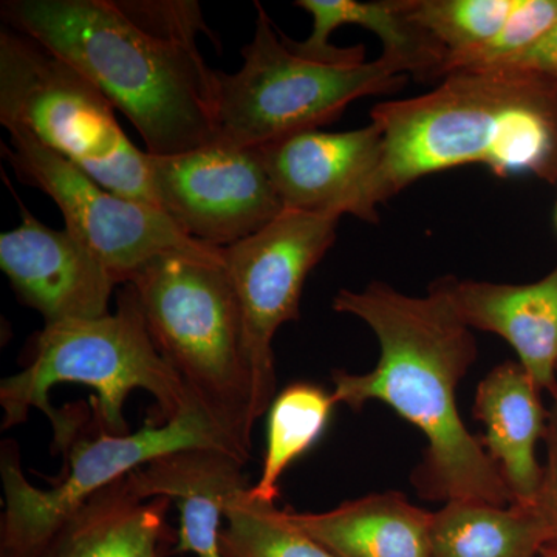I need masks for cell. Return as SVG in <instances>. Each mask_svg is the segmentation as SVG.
<instances>
[{
    "instance_id": "obj_1",
    "label": "cell",
    "mask_w": 557,
    "mask_h": 557,
    "mask_svg": "<svg viewBox=\"0 0 557 557\" xmlns=\"http://www.w3.org/2000/svg\"><path fill=\"white\" fill-rule=\"evenodd\" d=\"M333 310L362 319L380 343V361L364 375L335 370L336 405L359 410L379 399L420 429L428 440L412 485L426 500L512 505L500 472L482 442L461 421L457 386L478 359L471 329L445 289L432 284L424 298L403 295L383 282L339 289Z\"/></svg>"
},
{
    "instance_id": "obj_2",
    "label": "cell",
    "mask_w": 557,
    "mask_h": 557,
    "mask_svg": "<svg viewBox=\"0 0 557 557\" xmlns=\"http://www.w3.org/2000/svg\"><path fill=\"white\" fill-rule=\"evenodd\" d=\"M370 116L383 137L368 194L373 223L376 207L417 180L467 164L557 182V76L548 73L515 65L453 73L429 94L380 102Z\"/></svg>"
},
{
    "instance_id": "obj_3",
    "label": "cell",
    "mask_w": 557,
    "mask_h": 557,
    "mask_svg": "<svg viewBox=\"0 0 557 557\" xmlns=\"http://www.w3.org/2000/svg\"><path fill=\"white\" fill-rule=\"evenodd\" d=\"M0 16L3 27L86 76L134 124L150 156H177L218 139V70L199 47L139 27L119 0H3Z\"/></svg>"
},
{
    "instance_id": "obj_4",
    "label": "cell",
    "mask_w": 557,
    "mask_h": 557,
    "mask_svg": "<svg viewBox=\"0 0 557 557\" xmlns=\"http://www.w3.org/2000/svg\"><path fill=\"white\" fill-rule=\"evenodd\" d=\"M62 383L84 384L97 392L91 397V420L115 435L131 434L124 420V405L137 388L156 401L157 423L174 420L189 403L177 373L164 361L150 338L137 293L124 284L119 309L87 321L44 325L33 339L30 361L16 375L0 383L3 409L2 431L27 421L32 409L49 417L54 449L64 453L86 423L84 403L58 410L51 406V387Z\"/></svg>"
},
{
    "instance_id": "obj_5",
    "label": "cell",
    "mask_w": 557,
    "mask_h": 557,
    "mask_svg": "<svg viewBox=\"0 0 557 557\" xmlns=\"http://www.w3.org/2000/svg\"><path fill=\"white\" fill-rule=\"evenodd\" d=\"M157 350L186 392L251 458L252 379L244 322L222 259L168 255L127 282Z\"/></svg>"
},
{
    "instance_id": "obj_6",
    "label": "cell",
    "mask_w": 557,
    "mask_h": 557,
    "mask_svg": "<svg viewBox=\"0 0 557 557\" xmlns=\"http://www.w3.org/2000/svg\"><path fill=\"white\" fill-rule=\"evenodd\" d=\"M0 123L24 127L106 189L157 207L148 153L121 129L112 102L78 70L9 27L0 30Z\"/></svg>"
},
{
    "instance_id": "obj_7",
    "label": "cell",
    "mask_w": 557,
    "mask_h": 557,
    "mask_svg": "<svg viewBox=\"0 0 557 557\" xmlns=\"http://www.w3.org/2000/svg\"><path fill=\"white\" fill-rule=\"evenodd\" d=\"M236 73L215 72L218 139L262 148L318 131L359 98L391 94L409 76L379 58L357 65L325 64L293 53L267 10L256 2L255 36Z\"/></svg>"
},
{
    "instance_id": "obj_8",
    "label": "cell",
    "mask_w": 557,
    "mask_h": 557,
    "mask_svg": "<svg viewBox=\"0 0 557 557\" xmlns=\"http://www.w3.org/2000/svg\"><path fill=\"white\" fill-rule=\"evenodd\" d=\"M79 429L65 453L60 478L50 490H39L25 478L21 454L13 440L0 448L5 511L0 520V557H38L50 539L91 496L126 478L156 458L186 448H218L248 461L208 413L189 399L185 409L168 423L152 418L134 434Z\"/></svg>"
},
{
    "instance_id": "obj_9",
    "label": "cell",
    "mask_w": 557,
    "mask_h": 557,
    "mask_svg": "<svg viewBox=\"0 0 557 557\" xmlns=\"http://www.w3.org/2000/svg\"><path fill=\"white\" fill-rule=\"evenodd\" d=\"M5 127L2 153L25 185L42 190L60 208L65 228L127 284L143 267L168 255L222 259V248L190 239L160 208L127 199L40 145L16 124Z\"/></svg>"
},
{
    "instance_id": "obj_10",
    "label": "cell",
    "mask_w": 557,
    "mask_h": 557,
    "mask_svg": "<svg viewBox=\"0 0 557 557\" xmlns=\"http://www.w3.org/2000/svg\"><path fill=\"white\" fill-rule=\"evenodd\" d=\"M339 215L285 209L247 239L222 248L223 265L239 304L252 379L256 421L276 397L273 338L300 317V296L310 271L335 244Z\"/></svg>"
},
{
    "instance_id": "obj_11",
    "label": "cell",
    "mask_w": 557,
    "mask_h": 557,
    "mask_svg": "<svg viewBox=\"0 0 557 557\" xmlns=\"http://www.w3.org/2000/svg\"><path fill=\"white\" fill-rule=\"evenodd\" d=\"M148 171L157 207L209 247L247 239L285 211L259 148L214 139L177 156L148 153Z\"/></svg>"
},
{
    "instance_id": "obj_12",
    "label": "cell",
    "mask_w": 557,
    "mask_h": 557,
    "mask_svg": "<svg viewBox=\"0 0 557 557\" xmlns=\"http://www.w3.org/2000/svg\"><path fill=\"white\" fill-rule=\"evenodd\" d=\"M22 222L0 236V269L24 306L46 325L109 314L115 276L67 228L53 230L21 208Z\"/></svg>"
},
{
    "instance_id": "obj_13",
    "label": "cell",
    "mask_w": 557,
    "mask_h": 557,
    "mask_svg": "<svg viewBox=\"0 0 557 557\" xmlns=\"http://www.w3.org/2000/svg\"><path fill=\"white\" fill-rule=\"evenodd\" d=\"M381 148V131L370 123L357 131L302 132L259 149L285 209L372 222L368 194Z\"/></svg>"
},
{
    "instance_id": "obj_14",
    "label": "cell",
    "mask_w": 557,
    "mask_h": 557,
    "mask_svg": "<svg viewBox=\"0 0 557 557\" xmlns=\"http://www.w3.org/2000/svg\"><path fill=\"white\" fill-rule=\"evenodd\" d=\"M247 461L218 448H186L156 458L132 471V487L145 500L164 497L180 509L178 541L174 555L225 557L220 531L226 508L237 494L249 490Z\"/></svg>"
},
{
    "instance_id": "obj_15",
    "label": "cell",
    "mask_w": 557,
    "mask_h": 557,
    "mask_svg": "<svg viewBox=\"0 0 557 557\" xmlns=\"http://www.w3.org/2000/svg\"><path fill=\"white\" fill-rule=\"evenodd\" d=\"M437 282L465 325L502 336L536 386L557 397V267L528 285Z\"/></svg>"
},
{
    "instance_id": "obj_16",
    "label": "cell",
    "mask_w": 557,
    "mask_h": 557,
    "mask_svg": "<svg viewBox=\"0 0 557 557\" xmlns=\"http://www.w3.org/2000/svg\"><path fill=\"white\" fill-rule=\"evenodd\" d=\"M296 5L310 14L309 38L296 42L284 36L293 53L325 64L357 65L366 57L364 47H341L330 36L344 25H358L375 33L383 44L381 58L420 81L443 79L448 51L431 33L418 25L406 10L405 0L358 2V0H299Z\"/></svg>"
},
{
    "instance_id": "obj_17",
    "label": "cell",
    "mask_w": 557,
    "mask_h": 557,
    "mask_svg": "<svg viewBox=\"0 0 557 557\" xmlns=\"http://www.w3.org/2000/svg\"><path fill=\"white\" fill-rule=\"evenodd\" d=\"M541 388L523 366L504 362L479 384L474 416L486 428L480 440L507 485L512 504L536 505L544 468L536 443L547 434L548 412Z\"/></svg>"
},
{
    "instance_id": "obj_18",
    "label": "cell",
    "mask_w": 557,
    "mask_h": 557,
    "mask_svg": "<svg viewBox=\"0 0 557 557\" xmlns=\"http://www.w3.org/2000/svg\"><path fill=\"white\" fill-rule=\"evenodd\" d=\"M127 475L91 496L38 557L174 555L178 531L168 522L172 502L164 497L145 500L135 493Z\"/></svg>"
},
{
    "instance_id": "obj_19",
    "label": "cell",
    "mask_w": 557,
    "mask_h": 557,
    "mask_svg": "<svg viewBox=\"0 0 557 557\" xmlns=\"http://www.w3.org/2000/svg\"><path fill=\"white\" fill-rule=\"evenodd\" d=\"M284 511L300 533L339 557H434V512L395 491L344 502L325 512Z\"/></svg>"
},
{
    "instance_id": "obj_20",
    "label": "cell",
    "mask_w": 557,
    "mask_h": 557,
    "mask_svg": "<svg viewBox=\"0 0 557 557\" xmlns=\"http://www.w3.org/2000/svg\"><path fill=\"white\" fill-rule=\"evenodd\" d=\"M556 531L537 505L453 500L432 519L434 557H541Z\"/></svg>"
},
{
    "instance_id": "obj_21",
    "label": "cell",
    "mask_w": 557,
    "mask_h": 557,
    "mask_svg": "<svg viewBox=\"0 0 557 557\" xmlns=\"http://www.w3.org/2000/svg\"><path fill=\"white\" fill-rule=\"evenodd\" d=\"M335 406L333 394L318 384L295 383L278 392L269 409L262 472L249 496L274 504L282 475L321 438Z\"/></svg>"
},
{
    "instance_id": "obj_22",
    "label": "cell",
    "mask_w": 557,
    "mask_h": 557,
    "mask_svg": "<svg viewBox=\"0 0 557 557\" xmlns=\"http://www.w3.org/2000/svg\"><path fill=\"white\" fill-rule=\"evenodd\" d=\"M249 490L237 494L226 508V523L220 531L223 556L339 557L300 533L284 509L249 496Z\"/></svg>"
},
{
    "instance_id": "obj_23",
    "label": "cell",
    "mask_w": 557,
    "mask_h": 557,
    "mask_svg": "<svg viewBox=\"0 0 557 557\" xmlns=\"http://www.w3.org/2000/svg\"><path fill=\"white\" fill-rule=\"evenodd\" d=\"M516 0H405L409 16L448 51L445 75L485 46L507 22Z\"/></svg>"
},
{
    "instance_id": "obj_24",
    "label": "cell",
    "mask_w": 557,
    "mask_h": 557,
    "mask_svg": "<svg viewBox=\"0 0 557 557\" xmlns=\"http://www.w3.org/2000/svg\"><path fill=\"white\" fill-rule=\"evenodd\" d=\"M557 27V0H516L500 32L457 62L449 75L498 67L533 49ZM448 75V76H449Z\"/></svg>"
},
{
    "instance_id": "obj_25",
    "label": "cell",
    "mask_w": 557,
    "mask_h": 557,
    "mask_svg": "<svg viewBox=\"0 0 557 557\" xmlns=\"http://www.w3.org/2000/svg\"><path fill=\"white\" fill-rule=\"evenodd\" d=\"M121 10L139 27L174 42L197 47V38L207 35L215 42L214 33L205 22L199 2L190 0H124Z\"/></svg>"
},
{
    "instance_id": "obj_26",
    "label": "cell",
    "mask_w": 557,
    "mask_h": 557,
    "mask_svg": "<svg viewBox=\"0 0 557 557\" xmlns=\"http://www.w3.org/2000/svg\"><path fill=\"white\" fill-rule=\"evenodd\" d=\"M545 440H547L548 461L547 467L544 468L536 505L555 528L557 539V397L553 398V408L548 412Z\"/></svg>"
},
{
    "instance_id": "obj_27",
    "label": "cell",
    "mask_w": 557,
    "mask_h": 557,
    "mask_svg": "<svg viewBox=\"0 0 557 557\" xmlns=\"http://www.w3.org/2000/svg\"><path fill=\"white\" fill-rule=\"evenodd\" d=\"M504 65L533 69L537 70V72L557 76V27L549 33L547 38L536 44L533 49L525 51V53L520 54V57ZM498 67H502V65H498Z\"/></svg>"
},
{
    "instance_id": "obj_28",
    "label": "cell",
    "mask_w": 557,
    "mask_h": 557,
    "mask_svg": "<svg viewBox=\"0 0 557 557\" xmlns=\"http://www.w3.org/2000/svg\"><path fill=\"white\" fill-rule=\"evenodd\" d=\"M541 557H557V539H553L542 548Z\"/></svg>"
},
{
    "instance_id": "obj_29",
    "label": "cell",
    "mask_w": 557,
    "mask_h": 557,
    "mask_svg": "<svg viewBox=\"0 0 557 557\" xmlns=\"http://www.w3.org/2000/svg\"><path fill=\"white\" fill-rule=\"evenodd\" d=\"M556 226H557V208H556Z\"/></svg>"
}]
</instances>
